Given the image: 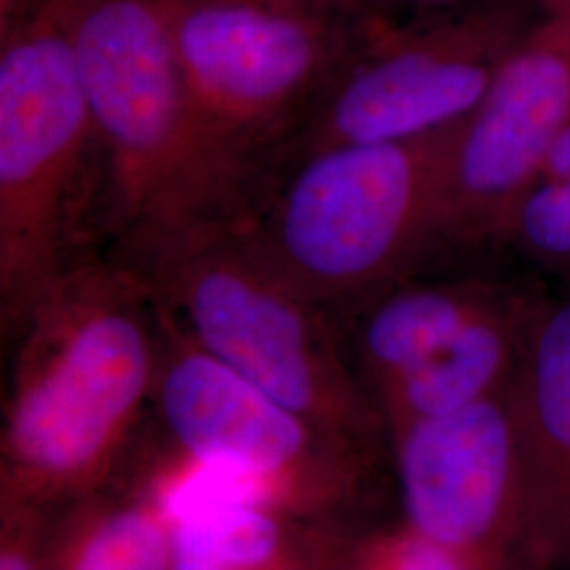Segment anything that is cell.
I'll use <instances>...</instances> for the list:
<instances>
[{"label": "cell", "instance_id": "obj_1", "mask_svg": "<svg viewBox=\"0 0 570 570\" xmlns=\"http://www.w3.org/2000/svg\"><path fill=\"white\" fill-rule=\"evenodd\" d=\"M2 421V508L79 497L112 468L153 391L161 315L108 249L68 266L21 320Z\"/></svg>", "mask_w": 570, "mask_h": 570}, {"label": "cell", "instance_id": "obj_2", "mask_svg": "<svg viewBox=\"0 0 570 570\" xmlns=\"http://www.w3.org/2000/svg\"><path fill=\"white\" fill-rule=\"evenodd\" d=\"M108 252L136 271L183 336L327 440L362 452L385 425L326 306L273 273L228 220L146 230Z\"/></svg>", "mask_w": 570, "mask_h": 570}, {"label": "cell", "instance_id": "obj_3", "mask_svg": "<svg viewBox=\"0 0 570 570\" xmlns=\"http://www.w3.org/2000/svg\"><path fill=\"white\" fill-rule=\"evenodd\" d=\"M459 125L313 153L265 178L228 223L311 301L362 306L438 252Z\"/></svg>", "mask_w": 570, "mask_h": 570}, {"label": "cell", "instance_id": "obj_4", "mask_svg": "<svg viewBox=\"0 0 570 570\" xmlns=\"http://www.w3.org/2000/svg\"><path fill=\"white\" fill-rule=\"evenodd\" d=\"M212 218H233L364 26L268 0H159Z\"/></svg>", "mask_w": 570, "mask_h": 570}, {"label": "cell", "instance_id": "obj_5", "mask_svg": "<svg viewBox=\"0 0 570 570\" xmlns=\"http://www.w3.org/2000/svg\"><path fill=\"white\" fill-rule=\"evenodd\" d=\"M0 301L16 330L100 230L102 178L63 0H35L2 23Z\"/></svg>", "mask_w": 570, "mask_h": 570}, {"label": "cell", "instance_id": "obj_6", "mask_svg": "<svg viewBox=\"0 0 570 570\" xmlns=\"http://www.w3.org/2000/svg\"><path fill=\"white\" fill-rule=\"evenodd\" d=\"M63 13L98 146L106 247L212 218L159 0H63Z\"/></svg>", "mask_w": 570, "mask_h": 570}, {"label": "cell", "instance_id": "obj_7", "mask_svg": "<svg viewBox=\"0 0 570 570\" xmlns=\"http://www.w3.org/2000/svg\"><path fill=\"white\" fill-rule=\"evenodd\" d=\"M541 11L537 0H484L429 20L362 28L263 180L332 146L412 140L468 119Z\"/></svg>", "mask_w": 570, "mask_h": 570}, {"label": "cell", "instance_id": "obj_8", "mask_svg": "<svg viewBox=\"0 0 570 570\" xmlns=\"http://www.w3.org/2000/svg\"><path fill=\"white\" fill-rule=\"evenodd\" d=\"M570 121V2L541 11L511 49L450 153L438 252L501 244L511 207L537 183Z\"/></svg>", "mask_w": 570, "mask_h": 570}, {"label": "cell", "instance_id": "obj_9", "mask_svg": "<svg viewBox=\"0 0 570 570\" xmlns=\"http://www.w3.org/2000/svg\"><path fill=\"white\" fill-rule=\"evenodd\" d=\"M391 435L407 529L482 570H520L524 461L510 385Z\"/></svg>", "mask_w": 570, "mask_h": 570}, {"label": "cell", "instance_id": "obj_10", "mask_svg": "<svg viewBox=\"0 0 570 570\" xmlns=\"http://www.w3.org/2000/svg\"><path fill=\"white\" fill-rule=\"evenodd\" d=\"M159 315L164 338L153 407L178 454L348 490L355 450L327 440Z\"/></svg>", "mask_w": 570, "mask_h": 570}, {"label": "cell", "instance_id": "obj_11", "mask_svg": "<svg viewBox=\"0 0 570 570\" xmlns=\"http://www.w3.org/2000/svg\"><path fill=\"white\" fill-rule=\"evenodd\" d=\"M510 391L524 461L520 570H546L570 484V292L534 306Z\"/></svg>", "mask_w": 570, "mask_h": 570}, {"label": "cell", "instance_id": "obj_12", "mask_svg": "<svg viewBox=\"0 0 570 570\" xmlns=\"http://www.w3.org/2000/svg\"><path fill=\"white\" fill-rule=\"evenodd\" d=\"M541 298L537 289L515 285L503 303L463 327L428 360L374 389L372 400L385 428L393 433L452 414L508 387Z\"/></svg>", "mask_w": 570, "mask_h": 570}, {"label": "cell", "instance_id": "obj_13", "mask_svg": "<svg viewBox=\"0 0 570 570\" xmlns=\"http://www.w3.org/2000/svg\"><path fill=\"white\" fill-rule=\"evenodd\" d=\"M515 285L478 277L393 285L360 306L355 332L360 379L372 391L428 360L463 327L503 303Z\"/></svg>", "mask_w": 570, "mask_h": 570}, {"label": "cell", "instance_id": "obj_14", "mask_svg": "<svg viewBox=\"0 0 570 570\" xmlns=\"http://www.w3.org/2000/svg\"><path fill=\"white\" fill-rule=\"evenodd\" d=\"M294 520L254 505L193 513L169 524V570H305Z\"/></svg>", "mask_w": 570, "mask_h": 570}, {"label": "cell", "instance_id": "obj_15", "mask_svg": "<svg viewBox=\"0 0 570 570\" xmlns=\"http://www.w3.org/2000/svg\"><path fill=\"white\" fill-rule=\"evenodd\" d=\"M171 532L144 494L89 513L47 553L45 570H169Z\"/></svg>", "mask_w": 570, "mask_h": 570}, {"label": "cell", "instance_id": "obj_16", "mask_svg": "<svg viewBox=\"0 0 570 570\" xmlns=\"http://www.w3.org/2000/svg\"><path fill=\"white\" fill-rule=\"evenodd\" d=\"M501 245L570 282V184H532L511 207Z\"/></svg>", "mask_w": 570, "mask_h": 570}, {"label": "cell", "instance_id": "obj_17", "mask_svg": "<svg viewBox=\"0 0 570 570\" xmlns=\"http://www.w3.org/2000/svg\"><path fill=\"white\" fill-rule=\"evenodd\" d=\"M351 570H482L407 529L381 534L357 553Z\"/></svg>", "mask_w": 570, "mask_h": 570}, {"label": "cell", "instance_id": "obj_18", "mask_svg": "<svg viewBox=\"0 0 570 570\" xmlns=\"http://www.w3.org/2000/svg\"><path fill=\"white\" fill-rule=\"evenodd\" d=\"M35 520L32 508H4L0 570H45L47 553H42Z\"/></svg>", "mask_w": 570, "mask_h": 570}, {"label": "cell", "instance_id": "obj_19", "mask_svg": "<svg viewBox=\"0 0 570 570\" xmlns=\"http://www.w3.org/2000/svg\"><path fill=\"white\" fill-rule=\"evenodd\" d=\"M364 26H395L461 11L484 0H357Z\"/></svg>", "mask_w": 570, "mask_h": 570}, {"label": "cell", "instance_id": "obj_20", "mask_svg": "<svg viewBox=\"0 0 570 570\" xmlns=\"http://www.w3.org/2000/svg\"><path fill=\"white\" fill-rule=\"evenodd\" d=\"M556 569L570 570V484L553 524L546 560V570Z\"/></svg>", "mask_w": 570, "mask_h": 570}, {"label": "cell", "instance_id": "obj_21", "mask_svg": "<svg viewBox=\"0 0 570 570\" xmlns=\"http://www.w3.org/2000/svg\"><path fill=\"white\" fill-rule=\"evenodd\" d=\"M537 180L570 184V121L551 142Z\"/></svg>", "mask_w": 570, "mask_h": 570}, {"label": "cell", "instance_id": "obj_22", "mask_svg": "<svg viewBox=\"0 0 570 570\" xmlns=\"http://www.w3.org/2000/svg\"><path fill=\"white\" fill-rule=\"evenodd\" d=\"M268 2L301 7V9L326 13V16H334V18L364 26L362 18H360V2L357 0H268Z\"/></svg>", "mask_w": 570, "mask_h": 570}, {"label": "cell", "instance_id": "obj_23", "mask_svg": "<svg viewBox=\"0 0 570 570\" xmlns=\"http://www.w3.org/2000/svg\"><path fill=\"white\" fill-rule=\"evenodd\" d=\"M539 2V7L543 9V11H548V9H553V7H560V4H567L570 0H537Z\"/></svg>", "mask_w": 570, "mask_h": 570}]
</instances>
